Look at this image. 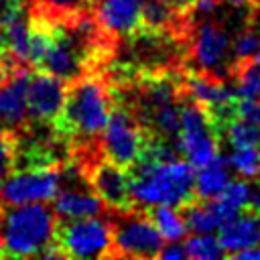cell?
Listing matches in <instances>:
<instances>
[{
    "label": "cell",
    "instance_id": "obj_1",
    "mask_svg": "<svg viewBox=\"0 0 260 260\" xmlns=\"http://www.w3.org/2000/svg\"><path fill=\"white\" fill-rule=\"evenodd\" d=\"M116 102L112 100V87L98 73H83L69 81L63 110L55 122V130L77 136L93 138L106 130Z\"/></svg>",
    "mask_w": 260,
    "mask_h": 260
},
{
    "label": "cell",
    "instance_id": "obj_2",
    "mask_svg": "<svg viewBox=\"0 0 260 260\" xmlns=\"http://www.w3.org/2000/svg\"><path fill=\"white\" fill-rule=\"evenodd\" d=\"M195 175L191 160H154L142 156L134 165V173L130 171L134 205L183 207L195 199Z\"/></svg>",
    "mask_w": 260,
    "mask_h": 260
},
{
    "label": "cell",
    "instance_id": "obj_3",
    "mask_svg": "<svg viewBox=\"0 0 260 260\" xmlns=\"http://www.w3.org/2000/svg\"><path fill=\"white\" fill-rule=\"evenodd\" d=\"M59 217L45 203L8 205L0 211V256H41L55 244Z\"/></svg>",
    "mask_w": 260,
    "mask_h": 260
},
{
    "label": "cell",
    "instance_id": "obj_4",
    "mask_svg": "<svg viewBox=\"0 0 260 260\" xmlns=\"http://www.w3.org/2000/svg\"><path fill=\"white\" fill-rule=\"evenodd\" d=\"M112 258H156L162 250V236L148 211L110 209Z\"/></svg>",
    "mask_w": 260,
    "mask_h": 260
},
{
    "label": "cell",
    "instance_id": "obj_5",
    "mask_svg": "<svg viewBox=\"0 0 260 260\" xmlns=\"http://www.w3.org/2000/svg\"><path fill=\"white\" fill-rule=\"evenodd\" d=\"M150 138L134 112L116 106L102 136V150L106 158L130 171L144 156Z\"/></svg>",
    "mask_w": 260,
    "mask_h": 260
},
{
    "label": "cell",
    "instance_id": "obj_6",
    "mask_svg": "<svg viewBox=\"0 0 260 260\" xmlns=\"http://www.w3.org/2000/svg\"><path fill=\"white\" fill-rule=\"evenodd\" d=\"M55 242L67 258H112V223L98 215L61 219Z\"/></svg>",
    "mask_w": 260,
    "mask_h": 260
},
{
    "label": "cell",
    "instance_id": "obj_7",
    "mask_svg": "<svg viewBox=\"0 0 260 260\" xmlns=\"http://www.w3.org/2000/svg\"><path fill=\"white\" fill-rule=\"evenodd\" d=\"M61 189V169L57 165H30L12 171L0 183V201L4 205L45 203L55 199Z\"/></svg>",
    "mask_w": 260,
    "mask_h": 260
},
{
    "label": "cell",
    "instance_id": "obj_8",
    "mask_svg": "<svg viewBox=\"0 0 260 260\" xmlns=\"http://www.w3.org/2000/svg\"><path fill=\"white\" fill-rule=\"evenodd\" d=\"M83 165V175L89 183V189L110 207V209H128L134 205L132 199V179L128 169L112 162L110 158H89Z\"/></svg>",
    "mask_w": 260,
    "mask_h": 260
},
{
    "label": "cell",
    "instance_id": "obj_9",
    "mask_svg": "<svg viewBox=\"0 0 260 260\" xmlns=\"http://www.w3.org/2000/svg\"><path fill=\"white\" fill-rule=\"evenodd\" d=\"M189 51L193 61L197 63L199 71H207L219 75L225 67L228 53H230V39L221 24L215 20H203L187 32Z\"/></svg>",
    "mask_w": 260,
    "mask_h": 260
},
{
    "label": "cell",
    "instance_id": "obj_10",
    "mask_svg": "<svg viewBox=\"0 0 260 260\" xmlns=\"http://www.w3.org/2000/svg\"><path fill=\"white\" fill-rule=\"evenodd\" d=\"M67 85L69 81L47 71L30 75L26 91L30 120L39 124H55L67 98Z\"/></svg>",
    "mask_w": 260,
    "mask_h": 260
},
{
    "label": "cell",
    "instance_id": "obj_11",
    "mask_svg": "<svg viewBox=\"0 0 260 260\" xmlns=\"http://www.w3.org/2000/svg\"><path fill=\"white\" fill-rule=\"evenodd\" d=\"M28 79L26 67H16L0 75V126L20 130L28 122Z\"/></svg>",
    "mask_w": 260,
    "mask_h": 260
},
{
    "label": "cell",
    "instance_id": "obj_12",
    "mask_svg": "<svg viewBox=\"0 0 260 260\" xmlns=\"http://www.w3.org/2000/svg\"><path fill=\"white\" fill-rule=\"evenodd\" d=\"M142 2L144 0H100L93 14L108 35H134L142 32Z\"/></svg>",
    "mask_w": 260,
    "mask_h": 260
},
{
    "label": "cell",
    "instance_id": "obj_13",
    "mask_svg": "<svg viewBox=\"0 0 260 260\" xmlns=\"http://www.w3.org/2000/svg\"><path fill=\"white\" fill-rule=\"evenodd\" d=\"M106 203L89 189L81 187H67L59 189L55 195L53 211L59 219H79V217H93L106 211Z\"/></svg>",
    "mask_w": 260,
    "mask_h": 260
},
{
    "label": "cell",
    "instance_id": "obj_14",
    "mask_svg": "<svg viewBox=\"0 0 260 260\" xmlns=\"http://www.w3.org/2000/svg\"><path fill=\"white\" fill-rule=\"evenodd\" d=\"M219 242L228 256H236L238 252L260 244V213H240L238 219L219 230Z\"/></svg>",
    "mask_w": 260,
    "mask_h": 260
},
{
    "label": "cell",
    "instance_id": "obj_15",
    "mask_svg": "<svg viewBox=\"0 0 260 260\" xmlns=\"http://www.w3.org/2000/svg\"><path fill=\"white\" fill-rule=\"evenodd\" d=\"M230 158L217 154L207 165L199 167L195 175V197L199 199H215L223 193L230 183Z\"/></svg>",
    "mask_w": 260,
    "mask_h": 260
},
{
    "label": "cell",
    "instance_id": "obj_16",
    "mask_svg": "<svg viewBox=\"0 0 260 260\" xmlns=\"http://www.w3.org/2000/svg\"><path fill=\"white\" fill-rule=\"evenodd\" d=\"M4 32L8 51L14 61L20 67H30V24L24 20V14L20 12L4 22Z\"/></svg>",
    "mask_w": 260,
    "mask_h": 260
},
{
    "label": "cell",
    "instance_id": "obj_17",
    "mask_svg": "<svg viewBox=\"0 0 260 260\" xmlns=\"http://www.w3.org/2000/svg\"><path fill=\"white\" fill-rule=\"evenodd\" d=\"M148 215L152 217L154 225L158 228L160 236L167 242H179L187 236V219L183 213L175 209V205H152L148 209Z\"/></svg>",
    "mask_w": 260,
    "mask_h": 260
},
{
    "label": "cell",
    "instance_id": "obj_18",
    "mask_svg": "<svg viewBox=\"0 0 260 260\" xmlns=\"http://www.w3.org/2000/svg\"><path fill=\"white\" fill-rule=\"evenodd\" d=\"M232 75L238 100H260V57L236 61Z\"/></svg>",
    "mask_w": 260,
    "mask_h": 260
},
{
    "label": "cell",
    "instance_id": "obj_19",
    "mask_svg": "<svg viewBox=\"0 0 260 260\" xmlns=\"http://www.w3.org/2000/svg\"><path fill=\"white\" fill-rule=\"evenodd\" d=\"M217 134L234 148L258 146L260 148V126L240 118L238 114L217 128Z\"/></svg>",
    "mask_w": 260,
    "mask_h": 260
},
{
    "label": "cell",
    "instance_id": "obj_20",
    "mask_svg": "<svg viewBox=\"0 0 260 260\" xmlns=\"http://www.w3.org/2000/svg\"><path fill=\"white\" fill-rule=\"evenodd\" d=\"M183 215L187 219V228L193 234H211V232L219 230L217 217H215L207 199L199 201V197H195L193 201L183 205Z\"/></svg>",
    "mask_w": 260,
    "mask_h": 260
},
{
    "label": "cell",
    "instance_id": "obj_21",
    "mask_svg": "<svg viewBox=\"0 0 260 260\" xmlns=\"http://www.w3.org/2000/svg\"><path fill=\"white\" fill-rule=\"evenodd\" d=\"M183 246H185L187 258H193V260H219L228 256L219 238L211 234H195L187 238Z\"/></svg>",
    "mask_w": 260,
    "mask_h": 260
},
{
    "label": "cell",
    "instance_id": "obj_22",
    "mask_svg": "<svg viewBox=\"0 0 260 260\" xmlns=\"http://www.w3.org/2000/svg\"><path fill=\"white\" fill-rule=\"evenodd\" d=\"M18 162V136L16 130L0 128V183L16 169Z\"/></svg>",
    "mask_w": 260,
    "mask_h": 260
},
{
    "label": "cell",
    "instance_id": "obj_23",
    "mask_svg": "<svg viewBox=\"0 0 260 260\" xmlns=\"http://www.w3.org/2000/svg\"><path fill=\"white\" fill-rule=\"evenodd\" d=\"M228 158H230V165L244 179H252L254 175H258V169H260V150H258V146L236 148Z\"/></svg>",
    "mask_w": 260,
    "mask_h": 260
},
{
    "label": "cell",
    "instance_id": "obj_24",
    "mask_svg": "<svg viewBox=\"0 0 260 260\" xmlns=\"http://www.w3.org/2000/svg\"><path fill=\"white\" fill-rule=\"evenodd\" d=\"M232 51H234L236 61L260 57V28L248 26L242 32H238V37L234 39V49Z\"/></svg>",
    "mask_w": 260,
    "mask_h": 260
},
{
    "label": "cell",
    "instance_id": "obj_25",
    "mask_svg": "<svg viewBox=\"0 0 260 260\" xmlns=\"http://www.w3.org/2000/svg\"><path fill=\"white\" fill-rule=\"evenodd\" d=\"M250 197H252V185L248 181H230L219 199H223L228 205L236 209H250Z\"/></svg>",
    "mask_w": 260,
    "mask_h": 260
},
{
    "label": "cell",
    "instance_id": "obj_26",
    "mask_svg": "<svg viewBox=\"0 0 260 260\" xmlns=\"http://www.w3.org/2000/svg\"><path fill=\"white\" fill-rule=\"evenodd\" d=\"M89 2L91 0H32V6L49 14H73L85 10Z\"/></svg>",
    "mask_w": 260,
    "mask_h": 260
},
{
    "label": "cell",
    "instance_id": "obj_27",
    "mask_svg": "<svg viewBox=\"0 0 260 260\" xmlns=\"http://www.w3.org/2000/svg\"><path fill=\"white\" fill-rule=\"evenodd\" d=\"M236 114L256 126H260V100H238Z\"/></svg>",
    "mask_w": 260,
    "mask_h": 260
},
{
    "label": "cell",
    "instance_id": "obj_28",
    "mask_svg": "<svg viewBox=\"0 0 260 260\" xmlns=\"http://www.w3.org/2000/svg\"><path fill=\"white\" fill-rule=\"evenodd\" d=\"M20 12H22V0H0V22L2 24Z\"/></svg>",
    "mask_w": 260,
    "mask_h": 260
},
{
    "label": "cell",
    "instance_id": "obj_29",
    "mask_svg": "<svg viewBox=\"0 0 260 260\" xmlns=\"http://www.w3.org/2000/svg\"><path fill=\"white\" fill-rule=\"evenodd\" d=\"M158 258H162V260H183V258H187V252H185V246H181L179 242H171V244L162 246Z\"/></svg>",
    "mask_w": 260,
    "mask_h": 260
},
{
    "label": "cell",
    "instance_id": "obj_30",
    "mask_svg": "<svg viewBox=\"0 0 260 260\" xmlns=\"http://www.w3.org/2000/svg\"><path fill=\"white\" fill-rule=\"evenodd\" d=\"M232 258H238V260H260V244L252 246V248H246L242 252H238L236 256Z\"/></svg>",
    "mask_w": 260,
    "mask_h": 260
},
{
    "label": "cell",
    "instance_id": "obj_31",
    "mask_svg": "<svg viewBox=\"0 0 260 260\" xmlns=\"http://www.w3.org/2000/svg\"><path fill=\"white\" fill-rule=\"evenodd\" d=\"M219 2H221V0H195V6H197L199 10H203V12H211Z\"/></svg>",
    "mask_w": 260,
    "mask_h": 260
},
{
    "label": "cell",
    "instance_id": "obj_32",
    "mask_svg": "<svg viewBox=\"0 0 260 260\" xmlns=\"http://www.w3.org/2000/svg\"><path fill=\"white\" fill-rule=\"evenodd\" d=\"M230 2H232L234 6H244V4H246V2H250V0H230Z\"/></svg>",
    "mask_w": 260,
    "mask_h": 260
},
{
    "label": "cell",
    "instance_id": "obj_33",
    "mask_svg": "<svg viewBox=\"0 0 260 260\" xmlns=\"http://www.w3.org/2000/svg\"><path fill=\"white\" fill-rule=\"evenodd\" d=\"M250 2H252V4L256 6V8H260V0H250Z\"/></svg>",
    "mask_w": 260,
    "mask_h": 260
},
{
    "label": "cell",
    "instance_id": "obj_34",
    "mask_svg": "<svg viewBox=\"0 0 260 260\" xmlns=\"http://www.w3.org/2000/svg\"><path fill=\"white\" fill-rule=\"evenodd\" d=\"M258 183H260V169H258Z\"/></svg>",
    "mask_w": 260,
    "mask_h": 260
}]
</instances>
